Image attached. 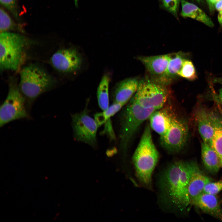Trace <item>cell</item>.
<instances>
[{"mask_svg":"<svg viewBox=\"0 0 222 222\" xmlns=\"http://www.w3.org/2000/svg\"><path fill=\"white\" fill-rule=\"evenodd\" d=\"M196 163L175 161L168 165L159 176L158 187L160 200L172 211L183 212L190 205L188 186Z\"/></svg>","mask_w":222,"mask_h":222,"instance_id":"cell-1","label":"cell"},{"mask_svg":"<svg viewBox=\"0 0 222 222\" xmlns=\"http://www.w3.org/2000/svg\"><path fill=\"white\" fill-rule=\"evenodd\" d=\"M151 129L149 124L146 125L133 157L138 181L143 186L150 188L152 186V173L159 158L153 140Z\"/></svg>","mask_w":222,"mask_h":222,"instance_id":"cell-2","label":"cell"},{"mask_svg":"<svg viewBox=\"0 0 222 222\" xmlns=\"http://www.w3.org/2000/svg\"><path fill=\"white\" fill-rule=\"evenodd\" d=\"M20 77L19 88L27 99L29 108L38 97L50 89L54 84V79L49 74L34 65L24 67L20 71Z\"/></svg>","mask_w":222,"mask_h":222,"instance_id":"cell-3","label":"cell"},{"mask_svg":"<svg viewBox=\"0 0 222 222\" xmlns=\"http://www.w3.org/2000/svg\"><path fill=\"white\" fill-rule=\"evenodd\" d=\"M156 110L143 107L131 98L123 113L121 120L120 146L123 151L126 150L141 125Z\"/></svg>","mask_w":222,"mask_h":222,"instance_id":"cell-4","label":"cell"},{"mask_svg":"<svg viewBox=\"0 0 222 222\" xmlns=\"http://www.w3.org/2000/svg\"><path fill=\"white\" fill-rule=\"evenodd\" d=\"M28 42L24 36L19 34L7 31L0 33L1 70L15 71L18 69Z\"/></svg>","mask_w":222,"mask_h":222,"instance_id":"cell-5","label":"cell"},{"mask_svg":"<svg viewBox=\"0 0 222 222\" xmlns=\"http://www.w3.org/2000/svg\"><path fill=\"white\" fill-rule=\"evenodd\" d=\"M26 101L15 82L10 83L7 96L0 106V127L14 120L28 117Z\"/></svg>","mask_w":222,"mask_h":222,"instance_id":"cell-6","label":"cell"},{"mask_svg":"<svg viewBox=\"0 0 222 222\" xmlns=\"http://www.w3.org/2000/svg\"><path fill=\"white\" fill-rule=\"evenodd\" d=\"M169 94L167 89L162 84L142 80L132 98L143 107L157 110L165 105Z\"/></svg>","mask_w":222,"mask_h":222,"instance_id":"cell-7","label":"cell"},{"mask_svg":"<svg viewBox=\"0 0 222 222\" xmlns=\"http://www.w3.org/2000/svg\"><path fill=\"white\" fill-rule=\"evenodd\" d=\"M72 118L74 138L92 146H96V134L99 126L95 119L89 115L87 110L72 115Z\"/></svg>","mask_w":222,"mask_h":222,"instance_id":"cell-8","label":"cell"},{"mask_svg":"<svg viewBox=\"0 0 222 222\" xmlns=\"http://www.w3.org/2000/svg\"><path fill=\"white\" fill-rule=\"evenodd\" d=\"M188 134L187 123L176 115L168 131L164 135L160 137L161 142L168 151L177 153L184 146Z\"/></svg>","mask_w":222,"mask_h":222,"instance_id":"cell-9","label":"cell"},{"mask_svg":"<svg viewBox=\"0 0 222 222\" xmlns=\"http://www.w3.org/2000/svg\"><path fill=\"white\" fill-rule=\"evenodd\" d=\"M51 62L57 70L69 73L76 71L80 68L82 59L78 52L71 48L58 51L52 56Z\"/></svg>","mask_w":222,"mask_h":222,"instance_id":"cell-10","label":"cell"},{"mask_svg":"<svg viewBox=\"0 0 222 222\" xmlns=\"http://www.w3.org/2000/svg\"><path fill=\"white\" fill-rule=\"evenodd\" d=\"M170 106H165L154 111L149 119V125L160 137L164 135L170 127L176 115Z\"/></svg>","mask_w":222,"mask_h":222,"instance_id":"cell-11","label":"cell"},{"mask_svg":"<svg viewBox=\"0 0 222 222\" xmlns=\"http://www.w3.org/2000/svg\"><path fill=\"white\" fill-rule=\"evenodd\" d=\"M191 205L203 212L222 221V208L215 195L203 192L193 201Z\"/></svg>","mask_w":222,"mask_h":222,"instance_id":"cell-12","label":"cell"},{"mask_svg":"<svg viewBox=\"0 0 222 222\" xmlns=\"http://www.w3.org/2000/svg\"><path fill=\"white\" fill-rule=\"evenodd\" d=\"M212 179L205 175L200 170L197 163L192 172L188 186V195L190 205L203 192L204 188Z\"/></svg>","mask_w":222,"mask_h":222,"instance_id":"cell-13","label":"cell"},{"mask_svg":"<svg viewBox=\"0 0 222 222\" xmlns=\"http://www.w3.org/2000/svg\"><path fill=\"white\" fill-rule=\"evenodd\" d=\"M139 84L136 78H128L118 82L114 88V102L125 104L136 93Z\"/></svg>","mask_w":222,"mask_h":222,"instance_id":"cell-14","label":"cell"},{"mask_svg":"<svg viewBox=\"0 0 222 222\" xmlns=\"http://www.w3.org/2000/svg\"><path fill=\"white\" fill-rule=\"evenodd\" d=\"M198 131L203 142L210 146L214 131L210 112L203 107L197 109L196 114Z\"/></svg>","mask_w":222,"mask_h":222,"instance_id":"cell-15","label":"cell"},{"mask_svg":"<svg viewBox=\"0 0 222 222\" xmlns=\"http://www.w3.org/2000/svg\"><path fill=\"white\" fill-rule=\"evenodd\" d=\"M171 54L152 56H140L138 59L145 66L150 73L160 79L165 72Z\"/></svg>","mask_w":222,"mask_h":222,"instance_id":"cell-16","label":"cell"},{"mask_svg":"<svg viewBox=\"0 0 222 222\" xmlns=\"http://www.w3.org/2000/svg\"><path fill=\"white\" fill-rule=\"evenodd\" d=\"M181 14L182 17L194 19L209 27H214L210 18L197 6L185 0H181Z\"/></svg>","mask_w":222,"mask_h":222,"instance_id":"cell-17","label":"cell"},{"mask_svg":"<svg viewBox=\"0 0 222 222\" xmlns=\"http://www.w3.org/2000/svg\"><path fill=\"white\" fill-rule=\"evenodd\" d=\"M201 155L205 169L212 174H216L221 167L220 158L210 146L203 142L201 145Z\"/></svg>","mask_w":222,"mask_h":222,"instance_id":"cell-18","label":"cell"},{"mask_svg":"<svg viewBox=\"0 0 222 222\" xmlns=\"http://www.w3.org/2000/svg\"><path fill=\"white\" fill-rule=\"evenodd\" d=\"M214 127L210 146L220 158H222V116L210 112Z\"/></svg>","mask_w":222,"mask_h":222,"instance_id":"cell-19","label":"cell"},{"mask_svg":"<svg viewBox=\"0 0 222 222\" xmlns=\"http://www.w3.org/2000/svg\"><path fill=\"white\" fill-rule=\"evenodd\" d=\"M184 60L183 55L179 52L171 54L166 71L159 79L161 82H169L177 75Z\"/></svg>","mask_w":222,"mask_h":222,"instance_id":"cell-20","label":"cell"},{"mask_svg":"<svg viewBox=\"0 0 222 222\" xmlns=\"http://www.w3.org/2000/svg\"><path fill=\"white\" fill-rule=\"evenodd\" d=\"M110 78L105 74L99 83L97 91V97L98 105L103 110H106L109 106V88Z\"/></svg>","mask_w":222,"mask_h":222,"instance_id":"cell-21","label":"cell"},{"mask_svg":"<svg viewBox=\"0 0 222 222\" xmlns=\"http://www.w3.org/2000/svg\"><path fill=\"white\" fill-rule=\"evenodd\" d=\"M125 104L114 102L106 110L94 115V119L98 126L105 123L110 120V117L119 111Z\"/></svg>","mask_w":222,"mask_h":222,"instance_id":"cell-22","label":"cell"},{"mask_svg":"<svg viewBox=\"0 0 222 222\" xmlns=\"http://www.w3.org/2000/svg\"><path fill=\"white\" fill-rule=\"evenodd\" d=\"M178 75L189 80H194L197 78L195 70L192 62L185 59Z\"/></svg>","mask_w":222,"mask_h":222,"instance_id":"cell-23","label":"cell"},{"mask_svg":"<svg viewBox=\"0 0 222 222\" xmlns=\"http://www.w3.org/2000/svg\"><path fill=\"white\" fill-rule=\"evenodd\" d=\"M0 33L14 29L16 27V25L9 15L2 8L0 9Z\"/></svg>","mask_w":222,"mask_h":222,"instance_id":"cell-24","label":"cell"},{"mask_svg":"<svg viewBox=\"0 0 222 222\" xmlns=\"http://www.w3.org/2000/svg\"><path fill=\"white\" fill-rule=\"evenodd\" d=\"M222 190V181L208 183L205 187L203 192L216 195Z\"/></svg>","mask_w":222,"mask_h":222,"instance_id":"cell-25","label":"cell"},{"mask_svg":"<svg viewBox=\"0 0 222 222\" xmlns=\"http://www.w3.org/2000/svg\"><path fill=\"white\" fill-rule=\"evenodd\" d=\"M1 4L10 11L16 18H18L16 0H0Z\"/></svg>","mask_w":222,"mask_h":222,"instance_id":"cell-26","label":"cell"},{"mask_svg":"<svg viewBox=\"0 0 222 222\" xmlns=\"http://www.w3.org/2000/svg\"><path fill=\"white\" fill-rule=\"evenodd\" d=\"M163 4L169 12L176 14L178 10L179 2L177 0H162Z\"/></svg>","mask_w":222,"mask_h":222,"instance_id":"cell-27","label":"cell"},{"mask_svg":"<svg viewBox=\"0 0 222 222\" xmlns=\"http://www.w3.org/2000/svg\"><path fill=\"white\" fill-rule=\"evenodd\" d=\"M219 0H206L211 11H212L215 9V5Z\"/></svg>","mask_w":222,"mask_h":222,"instance_id":"cell-28","label":"cell"},{"mask_svg":"<svg viewBox=\"0 0 222 222\" xmlns=\"http://www.w3.org/2000/svg\"><path fill=\"white\" fill-rule=\"evenodd\" d=\"M215 9L219 12L222 10V0H220L216 3Z\"/></svg>","mask_w":222,"mask_h":222,"instance_id":"cell-29","label":"cell"},{"mask_svg":"<svg viewBox=\"0 0 222 222\" xmlns=\"http://www.w3.org/2000/svg\"><path fill=\"white\" fill-rule=\"evenodd\" d=\"M217 19L220 25L222 26V10L219 12L217 16Z\"/></svg>","mask_w":222,"mask_h":222,"instance_id":"cell-30","label":"cell"},{"mask_svg":"<svg viewBox=\"0 0 222 222\" xmlns=\"http://www.w3.org/2000/svg\"><path fill=\"white\" fill-rule=\"evenodd\" d=\"M219 96L220 101L222 104V88L220 90Z\"/></svg>","mask_w":222,"mask_h":222,"instance_id":"cell-31","label":"cell"},{"mask_svg":"<svg viewBox=\"0 0 222 222\" xmlns=\"http://www.w3.org/2000/svg\"><path fill=\"white\" fill-rule=\"evenodd\" d=\"M78 0H74L75 5L77 8L78 7Z\"/></svg>","mask_w":222,"mask_h":222,"instance_id":"cell-32","label":"cell"},{"mask_svg":"<svg viewBox=\"0 0 222 222\" xmlns=\"http://www.w3.org/2000/svg\"><path fill=\"white\" fill-rule=\"evenodd\" d=\"M195 1L196 2H197L198 3H200L201 2L202 0H195Z\"/></svg>","mask_w":222,"mask_h":222,"instance_id":"cell-33","label":"cell"},{"mask_svg":"<svg viewBox=\"0 0 222 222\" xmlns=\"http://www.w3.org/2000/svg\"><path fill=\"white\" fill-rule=\"evenodd\" d=\"M220 163H221V167H222V158H220Z\"/></svg>","mask_w":222,"mask_h":222,"instance_id":"cell-34","label":"cell"},{"mask_svg":"<svg viewBox=\"0 0 222 222\" xmlns=\"http://www.w3.org/2000/svg\"><path fill=\"white\" fill-rule=\"evenodd\" d=\"M177 0L179 2H180V1H181V0Z\"/></svg>","mask_w":222,"mask_h":222,"instance_id":"cell-35","label":"cell"},{"mask_svg":"<svg viewBox=\"0 0 222 222\" xmlns=\"http://www.w3.org/2000/svg\"><path fill=\"white\" fill-rule=\"evenodd\" d=\"M222 80V79H221ZM220 81L222 82V80H221Z\"/></svg>","mask_w":222,"mask_h":222,"instance_id":"cell-36","label":"cell"}]
</instances>
